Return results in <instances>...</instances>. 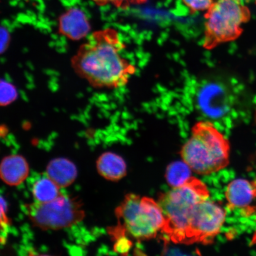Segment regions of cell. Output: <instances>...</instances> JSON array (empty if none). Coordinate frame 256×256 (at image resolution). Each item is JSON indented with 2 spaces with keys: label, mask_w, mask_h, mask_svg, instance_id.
Wrapping results in <instances>:
<instances>
[{
  "label": "cell",
  "mask_w": 256,
  "mask_h": 256,
  "mask_svg": "<svg viewBox=\"0 0 256 256\" xmlns=\"http://www.w3.org/2000/svg\"><path fill=\"white\" fill-rule=\"evenodd\" d=\"M124 48L119 33L114 28L96 31L72 58V68L92 87H124L136 71V67L122 56Z\"/></svg>",
  "instance_id": "obj_1"
},
{
  "label": "cell",
  "mask_w": 256,
  "mask_h": 256,
  "mask_svg": "<svg viewBox=\"0 0 256 256\" xmlns=\"http://www.w3.org/2000/svg\"><path fill=\"white\" fill-rule=\"evenodd\" d=\"M230 144L210 121H200L192 127V135L182 146L180 155L192 171L208 175L229 164Z\"/></svg>",
  "instance_id": "obj_2"
},
{
  "label": "cell",
  "mask_w": 256,
  "mask_h": 256,
  "mask_svg": "<svg viewBox=\"0 0 256 256\" xmlns=\"http://www.w3.org/2000/svg\"><path fill=\"white\" fill-rule=\"evenodd\" d=\"M209 198L206 186L193 176L183 185L162 194L158 201L164 216L162 232L172 242L182 244L188 212L195 204Z\"/></svg>",
  "instance_id": "obj_3"
},
{
  "label": "cell",
  "mask_w": 256,
  "mask_h": 256,
  "mask_svg": "<svg viewBox=\"0 0 256 256\" xmlns=\"http://www.w3.org/2000/svg\"><path fill=\"white\" fill-rule=\"evenodd\" d=\"M204 18L203 47L210 50L238 38L242 32V25L250 20L251 14L242 0H217Z\"/></svg>",
  "instance_id": "obj_4"
},
{
  "label": "cell",
  "mask_w": 256,
  "mask_h": 256,
  "mask_svg": "<svg viewBox=\"0 0 256 256\" xmlns=\"http://www.w3.org/2000/svg\"><path fill=\"white\" fill-rule=\"evenodd\" d=\"M115 214L119 220L117 226L138 240L156 238L164 225L162 208L149 197L128 194Z\"/></svg>",
  "instance_id": "obj_5"
},
{
  "label": "cell",
  "mask_w": 256,
  "mask_h": 256,
  "mask_svg": "<svg viewBox=\"0 0 256 256\" xmlns=\"http://www.w3.org/2000/svg\"><path fill=\"white\" fill-rule=\"evenodd\" d=\"M238 82L210 80L202 83L196 94V105L204 116L214 120H230L240 106Z\"/></svg>",
  "instance_id": "obj_6"
},
{
  "label": "cell",
  "mask_w": 256,
  "mask_h": 256,
  "mask_svg": "<svg viewBox=\"0 0 256 256\" xmlns=\"http://www.w3.org/2000/svg\"><path fill=\"white\" fill-rule=\"evenodd\" d=\"M26 210L34 225L44 230L68 228L85 216L81 201L63 194L48 202L28 204Z\"/></svg>",
  "instance_id": "obj_7"
},
{
  "label": "cell",
  "mask_w": 256,
  "mask_h": 256,
  "mask_svg": "<svg viewBox=\"0 0 256 256\" xmlns=\"http://www.w3.org/2000/svg\"><path fill=\"white\" fill-rule=\"evenodd\" d=\"M226 218L225 210L214 202L209 199L198 202L188 213L182 244H212Z\"/></svg>",
  "instance_id": "obj_8"
},
{
  "label": "cell",
  "mask_w": 256,
  "mask_h": 256,
  "mask_svg": "<svg viewBox=\"0 0 256 256\" xmlns=\"http://www.w3.org/2000/svg\"><path fill=\"white\" fill-rule=\"evenodd\" d=\"M226 197L229 209L238 210L242 216H250L255 210L252 204L256 197V184L245 179H236L227 186Z\"/></svg>",
  "instance_id": "obj_9"
},
{
  "label": "cell",
  "mask_w": 256,
  "mask_h": 256,
  "mask_svg": "<svg viewBox=\"0 0 256 256\" xmlns=\"http://www.w3.org/2000/svg\"><path fill=\"white\" fill-rule=\"evenodd\" d=\"M90 30V25L87 16L79 8H70L60 18L59 31L70 40H82L87 36Z\"/></svg>",
  "instance_id": "obj_10"
},
{
  "label": "cell",
  "mask_w": 256,
  "mask_h": 256,
  "mask_svg": "<svg viewBox=\"0 0 256 256\" xmlns=\"http://www.w3.org/2000/svg\"><path fill=\"white\" fill-rule=\"evenodd\" d=\"M30 172V166L23 156L12 155L3 158L0 164V178L9 186L23 183Z\"/></svg>",
  "instance_id": "obj_11"
},
{
  "label": "cell",
  "mask_w": 256,
  "mask_h": 256,
  "mask_svg": "<svg viewBox=\"0 0 256 256\" xmlns=\"http://www.w3.org/2000/svg\"><path fill=\"white\" fill-rule=\"evenodd\" d=\"M96 165L99 174L108 180H120L127 174L126 162L121 156L113 152L102 154Z\"/></svg>",
  "instance_id": "obj_12"
},
{
  "label": "cell",
  "mask_w": 256,
  "mask_h": 256,
  "mask_svg": "<svg viewBox=\"0 0 256 256\" xmlns=\"http://www.w3.org/2000/svg\"><path fill=\"white\" fill-rule=\"evenodd\" d=\"M48 177L60 188H66L75 181L78 176L76 166L70 160L64 158L54 159L48 165Z\"/></svg>",
  "instance_id": "obj_13"
},
{
  "label": "cell",
  "mask_w": 256,
  "mask_h": 256,
  "mask_svg": "<svg viewBox=\"0 0 256 256\" xmlns=\"http://www.w3.org/2000/svg\"><path fill=\"white\" fill-rule=\"evenodd\" d=\"M60 187L49 177L42 178L35 182L33 187V194L37 202L46 203L60 196Z\"/></svg>",
  "instance_id": "obj_14"
},
{
  "label": "cell",
  "mask_w": 256,
  "mask_h": 256,
  "mask_svg": "<svg viewBox=\"0 0 256 256\" xmlns=\"http://www.w3.org/2000/svg\"><path fill=\"white\" fill-rule=\"evenodd\" d=\"M191 171L190 166L184 161L172 162L166 169V181L172 188L180 186L192 177Z\"/></svg>",
  "instance_id": "obj_15"
},
{
  "label": "cell",
  "mask_w": 256,
  "mask_h": 256,
  "mask_svg": "<svg viewBox=\"0 0 256 256\" xmlns=\"http://www.w3.org/2000/svg\"><path fill=\"white\" fill-rule=\"evenodd\" d=\"M17 97V92L14 86L8 82L0 81V105L11 104Z\"/></svg>",
  "instance_id": "obj_16"
},
{
  "label": "cell",
  "mask_w": 256,
  "mask_h": 256,
  "mask_svg": "<svg viewBox=\"0 0 256 256\" xmlns=\"http://www.w3.org/2000/svg\"><path fill=\"white\" fill-rule=\"evenodd\" d=\"M96 4L104 6L110 4L115 7L122 9H126L133 5L144 4L147 0H92Z\"/></svg>",
  "instance_id": "obj_17"
},
{
  "label": "cell",
  "mask_w": 256,
  "mask_h": 256,
  "mask_svg": "<svg viewBox=\"0 0 256 256\" xmlns=\"http://www.w3.org/2000/svg\"><path fill=\"white\" fill-rule=\"evenodd\" d=\"M190 9L191 14L198 12L207 11L212 5L213 0H182Z\"/></svg>",
  "instance_id": "obj_18"
},
{
  "label": "cell",
  "mask_w": 256,
  "mask_h": 256,
  "mask_svg": "<svg viewBox=\"0 0 256 256\" xmlns=\"http://www.w3.org/2000/svg\"><path fill=\"white\" fill-rule=\"evenodd\" d=\"M114 246V251L122 254H126L129 252L132 243L126 236H122L118 238Z\"/></svg>",
  "instance_id": "obj_19"
},
{
  "label": "cell",
  "mask_w": 256,
  "mask_h": 256,
  "mask_svg": "<svg viewBox=\"0 0 256 256\" xmlns=\"http://www.w3.org/2000/svg\"><path fill=\"white\" fill-rule=\"evenodd\" d=\"M10 220L8 216V204L4 198L0 196V228H4L9 225Z\"/></svg>",
  "instance_id": "obj_20"
},
{
  "label": "cell",
  "mask_w": 256,
  "mask_h": 256,
  "mask_svg": "<svg viewBox=\"0 0 256 256\" xmlns=\"http://www.w3.org/2000/svg\"><path fill=\"white\" fill-rule=\"evenodd\" d=\"M8 40V34L4 30L0 28V52L5 50V46L7 44Z\"/></svg>",
  "instance_id": "obj_21"
},
{
  "label": "cell",
  "mask_w": 256,
  "mask_h": 256,
  "mask_svg": "<svg viewBox=\"0 0 256 256\" xmlns=\"http://www.w3.org/2000/svg\"></svg>",
  "instance_id": "obj_22"
}]
</instances>
